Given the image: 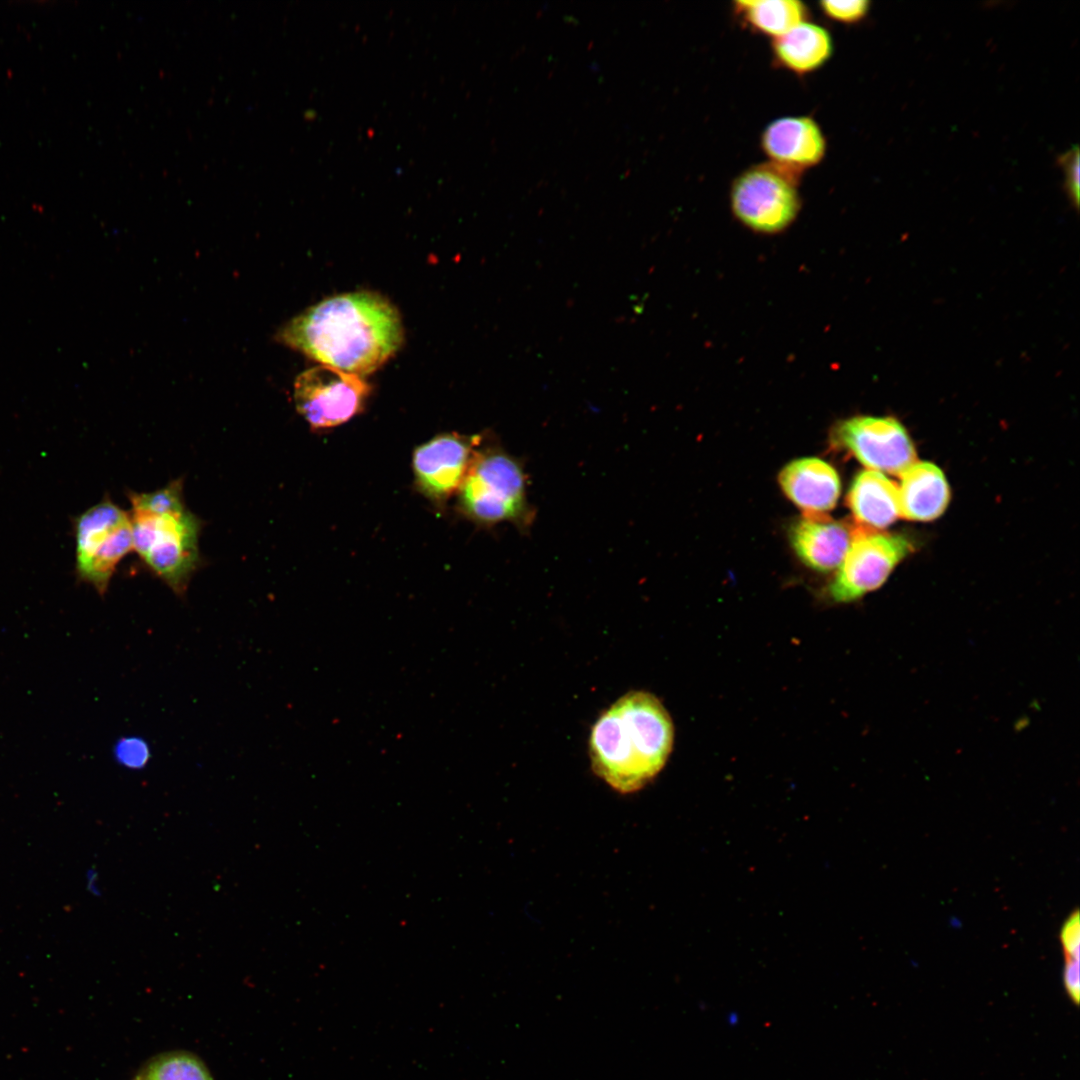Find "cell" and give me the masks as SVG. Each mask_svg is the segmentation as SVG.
<instances>
[{
  "instance_id": "obj_19",
  "label": "cell",
  "mask_w": 1080,
  "mask_h": 1080,
  "mask_svg": "<svg viewBox=\"0 0 1080 1080\" xmlns=\"http://www.w3.org/2000/svg\"><path fill=\"white\" fill-rule=\"evenodd\" d=\"M128 498L132 508L156 514L181 512L187 509L181 479L173 480L165 487L153 492H130Z\"/></svg>"
},
{
  "instance_id": "obj_6",
  "label": "cell",
  "mask_w": 1080,
  "mask_h": 1080,
  "mask_svg": "<svg viewBox=\"0 0 1080 1080\" xmlns=\"http://www.w3.org/2000/svg\"><path fill=\"white\" fill-rule=\"evenodd\" d=\"M799 175L773 162L744 170L730 190L736 218L753 231L777 233L797 217L801 206Z\"/></svg>"
},
{
  "instance_id": "obj_2",
  "label": "cell",
  "mask_w": 1080,
  "mask_h": 1080,
  "mask_svg": "<svg viewBox=\"0 0 1080 1080\" xmlns=\"http://www.w3.org/2000/svg\"><path fill=\"white\" fill-rule=\"evenodd\" d=\"M673 739L671 718L659 699L644 691L630 692L594 724L592 768L617 791H637L664 767Z\"/></svg>"
},
{
  "instance_id": "obj_18",
  "label": "cell",
  "mask_w": 1080,
  "mask_h": 1080,
  "mask_svg": "<svg viewBox=\"0 0 1080 1080\" xmlns=\"http://www.w3.org/2000/svg\"><path fill=\"white\" fill-rule=\"evenodd\" d=\"M137 1080H213L204 1062L187 1051H170L149 1059Z\"/></svg>"
},
{
  "instance_id": "obj_3",
  "label": "cell",
  "mask_w": 1080,
  "mask_h": 1080,
  "mask_svg": "<svg viewBox=\"0 0 1080 1080\" xmlns=\"http://www.w3.org/2000/svg\"><path fill=\"white\" fill-rule=\"evenodd\" d=\"M133 551L176 595L183 596L200 563L201 521L188 509L156 514L129 512Z\"/></svg>"
},
{
  "instance_id": "obj_14",
  "label": "cell",
  "mask_w": 1080,
  "mask_h": 1080,
  "mask_svg": "<svg viewBox=\"0 0 1080 1080\" xmlns=\"http://www.w3.org/2000/svg\"><path fill=\"white\" fill-rule=\"evenodd\" d=\"M898 488L899 516L907 520L930 521L938 518L950 500L947 480L936 465L915 461L900 475Z\"/></svg>"
},
{
  "instance_id": "obj_10",
  "label": "cell",
  "mask_w": 1080,
  "mask_h": 1080,
  "mask_svg": "<svg viewBox=\"0 0 1080 1080\" xmlns=\"http://www.w3.org/2000/svg\"><path fill=\"white\" fill-rule=\"evenodd\" d=\"M479 441V436L446 433L417 447L412 465L416 485L421 492L439 502L459 490Z\"/></svg>"
},
{
  "instance_id": "obj_7",
  "label": "cell",
  "mask_w": 1080,
  "mask_h": 1080,
  "mask_svg": "<svg viewBox=\"0 0 1080 1080\" xmlns=\"http://www.w3.org/2000/svg\"><path fill=\"white\" fill-rule=\"evenodd\" d=\"M911 551L912 544L903 535L854 527L847 553L828 587L830 598L848 603L876 590Z\"/></svg>"
},
{
  "instance_id": "obj_16",
  "label": "cell",
  "mask_w": 1080,
  "mask_h": 1080,
  "mask_svg": "<svg viewBox=\"0 0 1080 1080\" xmlns=\"http://www.w3.org/2000/svg\"><path fill=\"white\" fill-rule=\"evenodd\" d=\"M772 48L777 62L783 67L797 74H806L819 69L829 60L833 41L824 27L805 20L775 38Z\"/></svg>"
},
{
  "instance_id": "obj_21",
  "label": "cell",
  "mask_w": 1080,
  "mask_h": 1080,
  "mask_svg": "<svg viewBox=\"0 0 1080 1080\" xmlns=\"http://www.w3.org/2000/svg\"><path fill=\"white\" fill-rule=\"evenodd\" d=\"M819 4L827 17L842 23H855L862 20L870 8V2L867 0L821 1Z\"/></svg>"
},
{
  "instance_id": "obj_5",
  "label": "cell",
  "mask_w": 1080,
  "mask_h": 1080,
  "mask_svg": "<svg viewBox=\"0 0 1080 1080\" xmlns=\"http://www.w3.org/2000/svg\"><path fill=\"white\" fill-rule=\"evenodd\" d=\"M75 572L104 596L120 561L133 551L129 513L108 497L73 520Z\"/></svg>"
},
{
  "instance_id": "obj_17",
  "label": "cell",
  "mask_w": 1080,
  "mask_h": 1080,
  "mask_svg": "<svg viewBox=\"0 0 1080 1080\" xmlns=\"http://www.w3.org/2000/svg\"><path fill=\"white\" fill-rule=\"evenodd\" d=\"M735 9L754 30L775 38L806 20L807 8L797 0H742Z\"/></svg>"
},
{
  "instance_id": "obj_1",
  "label": "cell",
  "mask_w": 1080,
  "mask_h": 1080,
  "mask_svg": "<svg viewBox=\"0 0 1080 1080\" xmlns=\"http://www.w3.org/2000/svg\"><path fill=\"white\" fill-rule=\"evenodd\" d=\"M276 338L323 365L362 377L399 349L403 327L387 299L361 291L310 307L287 322Z\"/></svg>"
},
{
  "instance_id": "obj_22",
  "label": "cell",
  "mask_w": 1080,
  "mask_h": 1080,
  "mask_svg": "<svg viewBox=\"0 0 1080 1080\" xmlns=\"http://www.w3.org/2000/svg\"><path fill=\"white\" fill-rule=\"evenodd\" d=\"M1058 163L1063 169L1065 180L1064 188L1073 206L1079 205V149L1072 147L1058 158Z\"/></svg>"
},
{
  "instance_id": "obj_13",
  "label": "cell",
  "mask_w": 1080,
  "mask_h": 1080,
  "mask_svg": "<svg viewBox=\"0 0 1080 1080\" xmlns=\"http://www.w3.org/2000/svg\"><path fill=\"white\" fill-rule=\"evenodd\" d=\"M778 480L785 495L805 513L824 514L835 507L840 495L841 484L836 470L819 458H801L788 463Z\"/></svg>"
},
{
  "instance_id": "obj_12",
  "label": "cell",
  "mask_w": 1080,
  "mask_h": 1080,
  "mask_svg": "<svg viewBox=\"0 0 1080 1080\" xmlns=\"http://www.w3.org/2000/svg\"><path fill=\"white\" fill-rule=\"evenodd\" d=\"M852 534L853 527L825 513H804L793 523L789 537L794 552L806 566L829 572L843 561Z\"/></svg>"
},
{
  "instance_id": "obj_11",
  "label": "cell",
  "mask_w": 1080,
  "mask_h": 1080,
  "mask_svg": "<svg viewBox=\"0 0 1080 1080\" xmlns=\"http://www.w3.org/2000/svg\"><path fill=\"white\" fill-rule=\"evenodd\" d=\"M761 147L770 162L801 173L822 161L826 139L813 118L786 116L768 124L761 136Z\"/></svg>"
},
{
  "instance_id": "obj_9",
  "label": "cell",
  "mask_w": 1080,
  "mask_h": 1080,
  "mask_svg": "<svg viewBox=\"0 0 1080 1080\" xmlns=\"http://www.w3.org/2000/svg\"><path fill=\"white\" fill-rule=\"evenodd\" d=\"M834 446L847 450L869 470L900 475L916 461V452L902 424L892 417L856 416L838 423Z\"/></svg>"
},
{
  "instance_id": "obj_23",
  "label": "cell",
  "mask_w": 1080,
  "mask_h": 1080,
  "mask_svg": "<svg viewBox=\"0 0 1080 1080\" xmlns=\"http://www.w3.org/2000/svg\"><path fill=\"white\" fill-rule=\"evenodd\" d=\"M1080 920L1078 911L1073 912L1064 922L1060 931V942L1065 959H1079Z\"/></svg>"
},
{
  "instance_id": "obj_8",
  "label": "cell",
  "mask_w": 1080,
  "mask_h": 1080,
  "mask_svg": "<svg viewBox=\"0 0 1080 1080\" xmlns=\"http://www.w3.org/2000/svg\"><path fill=\"white\" fill-rule=\"evenodd\" d=\"M369 394L362 377L326 365L299 374L293 390L298 413L315 429L347 422L360 413Z\"/></svg>"
},
{
  "instance_id": "obj_20",
  "label": "cell",
  "mask_w": 1080,
  "mask_h": 1080,
  "mask_svg": "<svg viewBox=\"0 0 1080 1080\" xmlns=\"http://www.w3.org/2000/svg\"><path fill=\"white\" fill-rule=\"evenodd\" d=\"M113 754L120 765L129 769L144 768L151 758L148 743L137 736L120 738L114 745Z\"/></svg>"
},
{
  "instance_id": "obj_4",
  "label": "cell",
  "mask_w": 1080,
  "mask_h": 1080,
  "mask_svg": "<svg viewBox=\"0 0 1080 1080\" xmlns=\"http://www.w3.org/2000/svg\"><path fill=\"white\" fill-rule=\"evenodd\" d=\"M459 490L464 512L477 522L521 521L528 515L523 469L502 451L475 453Z\"/></svg>"
},
{
  "instance_id": "obj_24",
  "label": "cell",
  "mask_w": 1080,
  "mask_h": 1080,
  "mask_svg": "<svg viewBox=\"0 0 1080 1080\" xmlns=\"http://www.w3.org/2000/svg\"><path fill=\"white\" fill-rule=\"evenodd\" d=\"M1063 980L1067 994L1077 1004L1080 997L1079 959H1065Z\"/></svg>"
},
{
  "instance_id": "obj_15",
  "label": "cell",
  "mask_w": 1080,
  "mask_h": 1080,
  "mask_svg": "<svg viewBox=\"0 0 1080 1080\" xmlns=\"http://www.w3.org/2000/svg\"><path fill=\"white\" fill-rule=\"evenodd\" d=\"M847 504L860 525L872 530L883 529L900 517L897 484L874 470L856 475L847 494Z\"/></svg>"
}]
</instances>
